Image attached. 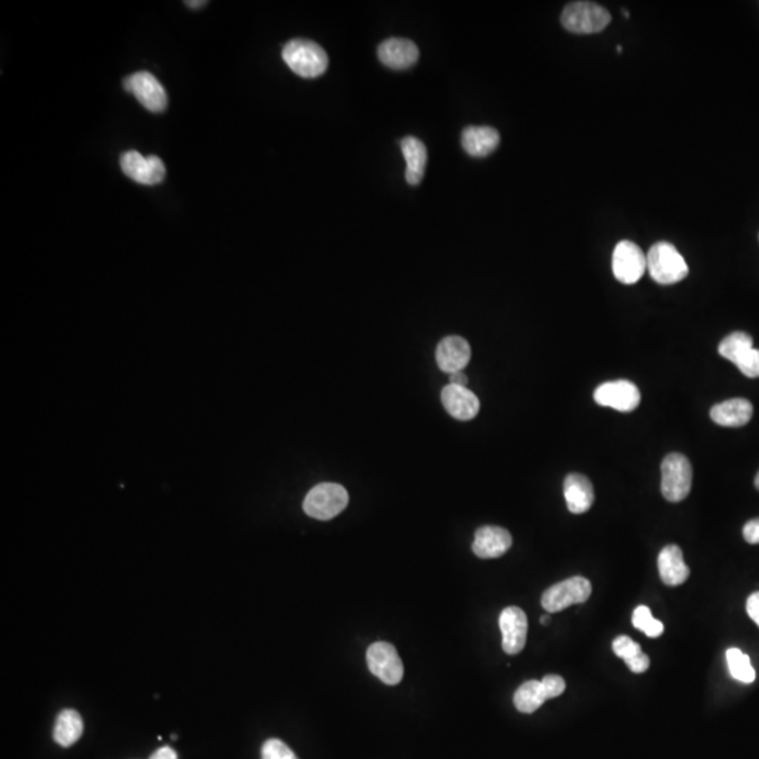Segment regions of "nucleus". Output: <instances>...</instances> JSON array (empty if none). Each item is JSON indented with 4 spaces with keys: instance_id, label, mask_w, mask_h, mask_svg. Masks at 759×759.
I'll return each mask as SVG.
<instances>
[{
    "instance_id": "obj_1",
    "label": "nucleus",
    "mask_w": 759,
    "mask_h": 759,
    "mask_svg": "<svg viewBox=\"0 0 759 759\" xmlns=\"http://www.w3.org/2000/svg\"><path fill=\"white\" fill-rule=\"evenodd\" d=\"M281 56L288 68L301 78H318L328 68L327 52L311 40H291L286 44Z\"/></svg>"
},
{
    "instance_id": "obj_2",
    "label": "nucleus",
    "mask_w": 759,
    "mask_h": 759,
    "mask_svg": "<svg viewBox=\"0 0 759 759\" xmlns=\"http://www.w3.org/2000/svg\"><path fill=\"white\" fill-rule=\"evenodd\" d=\"M647 269L658 285H675L688 276L685 259L669 243H657L647 253Z\"/></svg>"
},
{
    "instance_id": "obj_3",
    "label": "nucleus",
    "mask_w": 759,
    "mask_h": 759,
    "mask_svg": "<svg viewBox=\"0 0 759 759\" xmlns=\"http://www.w3.org/2000/svg\"><path fill=\"white\" fill-rule=\"evenodd\" d=\"M612 16L604 6L592 2H572L562 10L561 24L574 34H595L611 24Z\"/></svg>"
},
{
    "instance_id": "obj_4",
    "label": "nucleus",
    "mask_w": 759,
    "mask_h": 759,
    "mask_svg": "<svg viewBox=\"0 0 759 759\" xmlns=\"http://www.w3.org/2000/svg\"><path fill=\"white\" fill-rule=\"evenodd\" d=\"M349 495L342 485L322 482L313 487L304 499V512L318 520H330L338 516L348 507Z\"/></svg>"
},
{
    "instance_id": "obj_5",
    "label": "nucleus",
    "mask_w": 759,
    "mask_h": 759,
    "mask_svg": "<svg viewBox=\"0 0 759 759\" xmlns=\"http://www.w3.org/2000/svg\"><path fill=\"white\" fill-rule=\"evenodd\" d=\"M661 492L669 502H681L688 497L692 488L691 462L679 453H671L661 464Z\"/></svg>"
},
{
    "instance_id": "obj_6",
    "label": "nucleus",
    "mask_w": 759,
    "mask_h": 759,
    "mask_svg": "<svg viewBox=\"0 0 759 759\" xmlns=\"http://www.w3.org/2000/svg\"><path fill=\"white\" fill-rule=\"evenodd\" d=\"M592 594V585L584 577H572L552 585L542 596V606L549 613L564 611L572 605L584 604Z\"/></svg>"
},
{
    "instance_id": "obj_7",
    "label": "nucleus",
    "mask_w": 759,
    "mask_h": 759,
    "mask_svg": "<svg viewBox=\"0 0 759 759\" xmlns=\"http://www.w3.org/2000/svg\"><path fill=\"white\" fill-rule=\"evenodd\" d=\"M366 659L373 675L384 682L385 685H398L404 678V666L393 644L384 641L372 644L366 653Z\"/></svg>"
},
{
    "instance_id": "obj_8",
    "label": "nucleus",
    "mask_w": 759,
    "mask_h": 759,
    "mask_svg": "<svg viewBox=\"0 0 759 759\" xmlns=\"http://www.w3.org/2000/svg\"><path fill=\"white\" fill-rule=\"evenodd\" d=\"M612 269L616 280L623 285H634L647 270V255L631 241H622L614 248Z\"/></svg>"
},
{
    "instance_id": "obj_9",
    "label": "nucleus",
    "mask_w": 759,
    "mask_h": 759,
    "mask_svg": "<svg viewBox=\"0 0 759 759\" xmlns=\"http://www.w3.org/2000/svg\"><path fill=\"white\" fill-rule=\"evenodd\" d=\"M124 88L152 113H162L168 106V96L161 82L149 72H136L124 81Z\"/></svg>"
},
{
    "instance_id": "obj_10",
    "label": "nucleus",
    "mask_w": 759,
    "mask_h": 759,
    "mask_svg": "<svg viewBox=\"0 0 759 759\" xmlns=\"http://www.w3.org/2000/svg\"><path fill=\"white\" fill-rule=\"evenodd\" d=\"M121 171L131 181L146 186H155L165 181L166 168L158 156H143L137 151L124 152L120 159Z\"/></svg>"
},
{
    "instance_id": "obj_11",
    "label": "nucleus",
    "mask_w": 759,
    "mask_h": 759,
    "mask_svg": "<svg viewBox=\"0 0 759 759\" xmlns=\"http://www.w3.org/2000/svg\"><path fill=\"white\" fill-rule=\"evenodd\" d=\"M594 398L596 404L602 407L613 408L621 412H631L639 407L641 394L634 383L617 380L599 385L595 390Z\"/></svg>"
},
{
    "instance_id": "obj_12",
    "label": "nucleus",
    "mask_w": 759,
    "mask_h": 759,
    "mask_svg": "<svg viewBox=\"0 0 759 759\" xmlns=\"http://www.w3.org/2000/svg\"><path fill=\"white\" fill-rule=\"evenodd\" d=\"M502 649L509 656H516L526 646L527 617L520 607L507 606L499 616Z\"/></svg>"
},
{
    "instance_id": "obj_13",
    "label": "nucleus",
    "mask_w": 759,
    "mask_h": 759,
    "mask_svg": "<svg viewBox=\"0 0 759 759\" xmlns=\"http://www.w3.org/2000/svg\"><path fill=\"white\" fill-rule=\"evenodd\" d=\"M377 56L388 68L404 71L417 64L419 49L410 40L388 39L378 47Z\"/></svg>"
},
{
    "instance_id": "obj_14",
    "label": "nucleus",
    "mask_w": 759,
    "mask_h": 759,
    "mask_svg": "<svg viewBox=\"0 0 759 759\" xmlns=\"http://www.w3.org/2000/svg\"><path fill=\"white\" fill-rule=\"evenodd\" d=\"M512 536L499 526H482L475 532L472 552L480 559H498L511 549Z\"/></svg>"
},
{
    "instance_id": "obj_15",
    "label": "nucleus",
    "mask_w": 759,
    "mask_h": 759,
    "mask_svg": "<svg viewBox=\"0 0 759 759\" xmlns=\"http://www.w3.org/2000/svg\"><path fill=\"white\" fill-rule=\"evenodd\" d=\"M472 359V348L462 336H447L437 345V362L445 373L463 372Z\"/></svg>"
},
{
    "instance_id": "obj_16",
    "label": "nucleus",
    "mask_w": 759,
    "mask_h": 759,
    "mask_svg": "<svg viewBox=\"0 0 759 759\" xmlns=\"http://www.w3.org/2000/svg\"><path fill=\"white\" fill-rule=\"evenodd\" d=\"M445 410L459 420H472L480 412V400L467 387L449 384L442 390Z\"/></svg>"
},
{
    "instance_id": "obj_17",
    "label": "nucleus",
    "mask_w": 759,
    "mask_h": 759,
    "mask_svg": "<svg viewBox=\"0 0 759 759\" xmlns=\"http://www.w3.org/2000/svg\"><path fill=\"white\" fill-rule=\"evenodd\" d=\"M754 407L746 398H733L714 405L710 410L713 422L726 428H740L750 422Z\"/></svg>"
},
{
    "instance_id": "obj_18",
    "label": "nucleus",
    "mask_w": 759,
    "mask_h": 759,
    "mask_svg": "<svg viewBox=\"0 0 759 759\" xmlns=\"http://www.w3.org/2000/svg\"><path fill=\"white\" fill-rule=\"evenodd\" d=\"M659 577L668 587L685 584L691 576V569L685 564L682 550L676 544L664 547L658 556Z\"/></svg>"
},
{
    "instance_id": "obj_19",
    "label": "nucleus",
    "mask_w": 759,
    "mask_h": 759,
    "mask_svg": "<svg viewBox=\"0 0 759 759\" xmlns=\"http://www.w3.org/2000/svg\"><path fill=\"white\" fill-rule=\"evenodd\" d=\"M564 497L571 514L581 515L588 512L595 501L592 482L582 474L567 475L564 481Z\"/></svg>"
},
{
    "instance_id": "obj_20",
    "label": "nucleus",
    "mask_w": 759,
    "mask_h": 759,
    "mask_svg": "<svg viewBox=\"0 0 759 759\" xmlns=\"http://www.w3.org/2000/svg\"><path fill=\"white\" fill-rule=\"evenodd\" d=\"M501 137L492 127H467L462 134V146L469 155L484 158L499 146Z\"/></svg>"
},
{
    "instance_id": "obj_21",
    "label": "nucleus",
    "mask_w": 759,
    "mask_h": 759,
    "mask_svg": "<svg viewBox=\"0 0 759 759\" xmlns=\"http://www.w3.org/2000/svg\"><path fill=\"white\" fill-rule=\"evenodd\" d=\"M400 146L407 162L405 179L410 186H417L424 179L428 161L427 146L415 137H405L401 139Z\"/></svg>"
},
{
    "instance_id": "obj_22",
    "label": "nucleus",
    "mask_w": 759,
    "mask_h": 759,
    "mask_svg": "<svg viewBox=\"0 0 759 759\" xmlns=\"http://www.w3.org/2000/svg\"><path fill=\"white\" fill-rule=\"evenodd\" d=\"M84 733V721L81 714L72 709L62 710L57 718L54 728V740L61 746H74Z\"/></svg>"
},
{
    "instance_id": "obj_23",
    "label": "nucleus",
    "mask_w": 759,
    "mask_h": 759,
    "mask_svg": "<svg viewBox=\"0 0 759 759\" xmlns=\"http://www.w3.org/2000/svg\"><path fill=\"white\" fill-rule=\"evenodd\" d=\"M549 701L542 681H527L515 692L514 703L520 713H534Z\"/></svg>"
},
{
    "instance_id": "obj_24",
    "label": "nucleus",
    "mask_w": 759,
    "mask_h": 759,
    "mask_svg": "<svg viewBox=\"0 0 759 759\" xmlns=\"http://www.w3.org/2000/svg\"><path fill=\"white\" fill-rule=\"evenodd\" d=\"M754 340L748 333L733 332L726 336L719 345V353L724 359L730 360L736 365L741 356L746 355L748 350L753 349Z\"/></svg>"
},
{
    "instance_id": "obj_25",
    "label": "nucleus",
    "mask_w": 759,
    "mask_h": 759,
    "mask_svg": "<svg viewBox=\"0 0 759 759\" xmlns=\"http://www.w3.org/2000/svg\"><path fill=\"white\" fill-rule=\"evenodd\" d=\"M726 657H728V669L734 679L743 684H753L755 681V669L751 666L750 657L738 649H728Z\"/></svg>"
},
{
    "instance_id": "obj_26",
    "label": "nucleus",
    "mask_w": 759,
    "mask_h": 759,
    "mask_svg": "<svg viewBox=\"0 0 759 759\" xmlns=\"http://www.w3.org/2000/svg\"><path fill=\"white\" fill-rule=\"evenodd\" d=\"M631 622H633V626L636 627L637 631H644L646 636L651 637V639H657L664 633V624L654 619L651 611L643 605L636 607Z\"/></svg>"
},
{
    "instance_id": "obj_27",
    "label": "nucleus",
    "mask_w": 759,
    "mask_h": 759,
    "mask_svg": "<svg viewBox=\"0 0 759 759\" xmlns=\"http://www.w3.org/2000/svg\"><path fill=\"white\" fill-rule=\"evenodd\" d=\"M262 759H298L290 746L278 738H270L262 746Z\"/></svg>"
},
{
    "instance_id": "obj_28",
    "label": "nucleus",
    "mask_w": 759,
    "mask_h": 759,
    "mask_svg": "<svg viewBox=\"0 0 759 759\" xmlns=\"http://www.w3.org/2000/svg\"><path fill=\"white\" fill-rule=\"evenodd\" d=\"M612 647H613V653L616 654L619 658L623 659V661H627V659L633 658V657L643 653L640 644H637L636 641H633V640H631L629 636L616 637V639L613 640Z\"/></svg>"
},
{
    "instance_id": "obj_29",
    "label": "nucleus",
    "mask_w": 759,
    "mask_h": 759,
    "mask_svg": "<svg viewBox=\"0 0 759 759\" xmlns=\"http://www.w3.org/2000/svg\"><path fill=\"white\" fill-rule=\"evenodd\" d=\"M737 367L746 377H759V350L753 348L746 355L741 356L740 360L736 363Z\"/></svg>"
},
{
    "instance_id": "obj_30",
    "label": "nucleus",
    "mask_w": 759,
    "mask_h": 759,
    "mask_svg": "<svg viewBox=\"0 0 759 759\" xmlns=\"http://www.w3.org/2000/svg\"><path fill=\"white\" fill-rule=\"evenodd\" d=\"M542 685H543L544 692H546L547 699H554L561 695L562 692L566 691V681L559 675H546L542 679Z\"/></svg>"
},
{
    "instance_id": "obj_31",
    "label": "nucleus",
    "mask_w": 759,
    "mask_h": 759,
    "mask_svg": "<svg viewBox=\"0 0 759 759\" xmlns=\"http://www.w3.org/2000/svg\"><path fill=\"white\" fill-rule=\"evenodd\" d=\"M624 663H626V666L634 674H643V672H646L649 668V656H646L644 653L639 654V656L633 657V658L627 659Z\"/></svg>"
},
{
    "instance_id": "obj_32",
    "label": "nucleus",
    "mask_w": 759,
    "mask_h": 759,
    "mask_svg": "<svg viewBox=\"0 0 759 759\" xmlns=\"http://www.w3.org/2000/svg\"><path fill=\"white\" fill-rule=\"evenodd\" d=\"M744 539L750 544H759V517L750 520L748 524L744 526L743 530Z\"/></svg>"
},
{
    "instance_id": "obj_33",
    "label": "nucleus",
    "mask_w": 759,
    "mask_h": 759,
    "mask_svg": "<svg viewBox=\"0 0 759 759\" xmlns=\"http://www.w3.org/2000/svg\"><path fill=\"white\" fill-rule=\"evenodd\" d=\"M746 613L759 626V592H754L746 601Z\"/></svg>"
},
{
    "instance_id": "obj_34",
    "label": "nucleus",
    "mask_w": 759,
    "mask_h": 759,
    "mask_svg": "<svg viewBox=\"0 0 759 759\" xmlns=\"http://www.w3.org/2000/svg\"><path fill=\"white\" fill-rule=\"evenodd\" d=\"M149 759H178V754L171 746H162L149 756Z\"/></svg>"
},
{
    "instance_id": "obj_35",
    "label": "nucleus",
    "mask_w": 759,
    "mask_h": 759,
    "mask_svg": "<svg viewBox=\"0 0 759 759\" xmlns=\"http://www.w3.org/2000/svg\"><path fill=\"white\" fill-rule=\"evenodd\" d=\"M469 378L463 372L453 373L450 375V384L459 385V387H467Z\"/></svg>"
},
{
    "instance_id": "obj_36",
    "label": "nucleus",
    "mask_w": 759,
    "mask_h": 759,
    "mask_svg": "<svg viewBox=\"0 0 759 759\" xmlns=\"http://www.w3.org/2000/svg\"><path fill=\"white\" fill-rule=\"evenodd\" d=\"M207 4V2H186V6L189 7H201Z\"/></svg>"
},
{
    "instance_id": "obj_37",
    "label": "nucleus",
    "mask_w": 759,
    "mask_h": 759,
    "mask_svg": "<svg viewBox=\"0 0 759 759\" xmlns=\"http://www.w3.org/2000/svg\"><path fill=\"white\" fill-rule=\"evenodd\" d=\"M540 623L549 624L550 623V617L549 616H542V619H540Z\"/></svg>"
},
{
    "instance_id": "obj_38",
    "label": "nucleus",
    "mask_w": 759,
    "mask_h": 759,
    "mask_svg": "<svg viewBox=\"0 0 759 759\" xmlns=\"http://www.w3.org/2000/svg\"><path fill=\"white\" fill-rule=\"evenodd\" d=\"M755 487H756V490H758V491H759V472H758V474H756V477H755Z\"/></svg>"
},
{
    "instance_id": "obj_39",
    "label": "nucleus",
    "mask_w": 759,
    "mask_h": 759,
    "mask_svg": "<svg viewBox=\"0 0 759 759\" xmlns=\"http://www.w3.org/2000/svg\"><path fill=\"white\" fill-rule=\"evenodd\" d=\"M171 738L172 740H176V738H178V736H176V734H172Z\"/></svg>"
}]
</instances>
